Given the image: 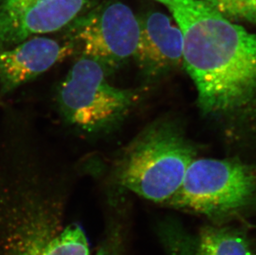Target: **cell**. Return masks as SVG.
I'll return each instance as SVG.
<instances>
[{"mask_svg": "<svg viewBox=\"0 0 256 255\" xmlns=\"http://www.w3.org/2000/svg\"><path fill=\"white\" fill-rule=\"evenodd\" d=\"M184 35V64L203 114L230 132L256 130V35L202 0L167 5Z\"/></svg>", "mask_w": 256, "mask_h": 255, "instance_id": "obj_1", "label": "cell"}, {"mask_svg": "<svg viewBox=\"0 0 256 255\" xmlns=\"http://www.w3.org/2000/svg\"><path fill=\"white\" fill-rule=\"evenodd\" d=\"M198 150L172 121H158L128 145L116 168L120 185L146 200L168 202L178 192Z\"/></svg>", "mask_w": 256, "mask_h": 255, "instance_id": "obj_2", "label": "cell"}, {"mask_svg": "<svg viewBox=\"0 0 256 255\" xmlns=\"http://www.w3.org/2000/svg\"><path fill=\"white\" fill-rule=\"evenodd\" d=\"M168 204L212 220L242 214L256 207V164L239 158H196Z\"/></svg>", "mask_w": 256, "mask_h": 255, "instance_id": "obj_3", "label": "cell"}, {"mask_svg": "<svg viewBox=\"0 0 256 255\" xmlns=\"http://www.w3.org/2000/svg\"><path fill=\"white\" fill-rule=\"evenodd\" d=\"M107 70L98 60L82 55L58 86L56 102L63 120L86 134L110 130L136 100L133 92L108 82Z\"/></svg>", "mask_w": 256, "mask_h": 255, "instance_id": "obj_4", "label": "cell"}, {"mask_svg": "<svg viewBox=\"0 0 256 255\" xmlns=\"http://www.w3.org/2000/svg\"><path fill=\"white\" fill-rule=\"evenodd\" d=\"M68 28L70 42L80 45L82 55L108 69L134 58L140 39V21L120 2L103 4L76 18Z\"/></svg>", "mask_w": 256, "mask_h": 255, "instance_id": "obj_5", "label": "cell"}, {"mask_svg": "<svg viewBox=\"0 0 256 255\" xmlns=\"http://www.w3.org/2000/svg\"><path fill=\"white\" fill-rule=\"evenodd\" d=\"M94 0H1L0 48L66 28Z\"/></svg>", "mask_w": 256, "mask_h": 255, "instance_id": "obj_6", "label": "cell"}, {"mask_svg": "<svg viewBox=\"0 0 256 255\" xmlns=\"http://www.w3.org/2000/svg\"><path fill=\"white\" fill-rule=\"evenodd\" d=\"M75 45L46 36H32L0 49V94H8L72 54Z\"/></svg>", "mask_w": 256, "mask_h": 255, "instance_id": "obj_7", "label": "cell"}, {"mask_svg": "<svg viewBox=\"0 0 256 255\" xmlns=\"http://www.w3.org/2000/svg\"><path fill=\"white\" fill-rule=\"evenodd\" d=\"M140 21L136 58L145 75L158 76L184 62V35L167 15L152 12Z\"/></svg>", "mask_w": 256, "mask_h": 255, "instance_id": "obj_8", "label": "cell"}, {"mask_svg": "<svg viewBox=\"0 0 256 255\" xmlns=\"http://www.w3.org/2000/svg\"><path fill=\"white\" fill-rule=\"evenodd\" d=\"M253 254L246 234L230 227L203 228L194 251V255Z\"/></svg>", "mask_w": 256, "mask_h": 255, "instance_id": "obj_9", "label": "cell"}, {"mask_svg": "<svg viewBox=\"0 0 256 255\" xmlns=\"http://www.w3.org/2000/svg\"><path fill=\"white\" fill-rule=\"evenodd\" d=\"M35 255H90L89 244L82 228L70 226Z\"/></svg>", "mask_w": 256, "mask_h": 255, "instance_id": "obj_10", "label": "cell"}, {"mask_svg": "<svg viewBox=\"0 0 256 255\" xmlns=\"http://www.w3.org/2000/svg\"><path fill=\"white\" fill-rule=\"evenodd\" d=\"M222 15L229 17L249 18L254 8L256 0H202Z\"/></svg>", "mask_w": 256, "mask_h": 255, "instance_id": "obj_11", "label": "cell"}, {"mask_svg": "<svg viewBox=\"0 0 256 255\" xmlns=\"http://www.w3.org/2000/svg\"><path fill=\"white\" fill-rule=\"evenodd\" d=\"M96 255H116V254H114L112 253V250H108V248H104V250H102L100 251L99 253H97Z\"/></svg>", "mask_w": 256, "mask_h": 255, "instance_id": "obj_12", "label": "cell"}, {"mask_svg": "<svg viewBox=\"0 0 256 255\" xmlns=\"http://www.w3.org/2000/svg\"><path fill=\"white\" fill-rule=\"evenodd\" d=\"M248 20L256 21V7L254 8V10H253V12H252V14H250Z\"/></svg>", "mask_w": 256, "mask_h": 255, "instance_id": "obj_13", "label": "cell"}, {"mask_svg": "<svg viewBox=\"0 0 256 255\" xmlns=\"http://www.w3.org/2000/svg\"><path fill=\"white\" fill-rule=\"evenodd\" d=\"M158 2H162L164 4L167 5L168 4H170V2H172V0H156Z\"/></svg>", "mask_w": 256, "mask_h": 255, "instance_id": "obj_14", "label": "cell"}, {"mask_svg": "<svg viewBox=\"0 0 256 255\" xmlns=\"http://www.w3.org/2000/svg\"><path fill=\"white\" fill-rule=\"evenodd\" d=\"M253 255H254V254H253Z\"/></svg>", "mask_w": 256, "mask_h": 255, "instance_id": "obj_15", "label": "cell"}, {"mask_svg": "<svg viewBox=\"0 0 256 255\" xmlns=\"http://www.w3.org/2000/svg\"><path fill=\"white\" fill-rule=\"evenodd\" d=\"M0 49H1V48H0Z\"/></svg>", "mask_w": 256, "mask_h": 255, "instance_id": "obj_16", "label": "cell"}]
</instances>
